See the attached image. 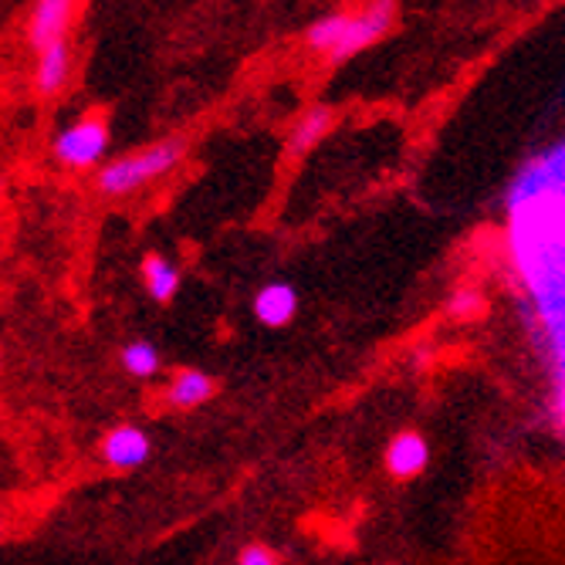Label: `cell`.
Returning a JSON list of instances; mask_svg holds the SVG:
<instances>
[{
	"label": "cell",
	"mask_w": 565,
	"mask_h": 565,
	"mask_svg": "<svg viewBox=\"0 0 565 565\" xmlns=\"http://www.w3.org/2000/svg\"><path fill=\"white\" fill-rule=\"evenodd\" d=\"M190 149H193V142L186 132H170L163 139L126 149L119 157H109V163L92 177V193L109 203L132 200L142 190H149L152 183L173 177L190 160Z\"/></svg>",
	"instance_id": "1"
},
{
	"label": "cell",
	"mask_w": 565,
	"mask_h": 565,
	"mask_svg": "<svg viewBox=\"0 0 565 565\" xmlns=\"http://www.w3.org/2000/svg\"><path fill=\"white\" fill-rule=\"evenodd\" d=\"M109 149H113V116L106 109H88L55 129L47 157L65 173L95 177L109 163Z\"/></svg>",
	"instance_id": "2"
},
{
	"label": "cell",
	"mask_w": 565,
	"mask_h": 565,
	"mask_svg": "<svg viewBox=\"0 0 565 565\" xmlns=\"http://www.w3.org/2000/svg\"><path fill=\"white\" fill-rule=\"evenodd\" d=\"M396 18H399V4H396V0H366L363 8L345 11L342 38L329 51L326 62L329 65H345L355 55H363V51H370L373 44H380L393 31Z\"/></svg>",
	"instance_id": "3"
},
{
	"label": "cell",
	"mask_w": 565,
	"mask_h": 565,
	"mask_svg": "<svg viewBox=\"0 0 565 565\" xmlns=\"http://www.w3.org/2000/svg\"><path fill=\"white\" fill-rule=\"evenodd\" d=\"M152 454H157V440L152 434L136 424V420H119L113 424L106 434L98 437L95 444V457L102 468H109L116 475H132V471H142Z\"/></svg>",
	"instance_id": "4"
},
{
	"label": "cell",
	"mask_w": 565,
	"mask_h": 565,
	"mask_svg": "<svg viewBox=\"0 0 565 565\" xmlns=\"http://www.w3.org/2000/svg\"><path fill=\"white\" fill-rule=\"evenodd\" d=\"M221 393V380L200 366H177L160 393V403L173 414H193V409H203L207 403H214Z\"/></svg>",
	"instance_id": "5"
},
{
	"label": "cell",
	"mask_w": 565,
	"mask_h": 565,
	"mask_svg": "<svg viewBox=\"0 0 565 565\" xmlns=\"http://www.w3.org/2000/svg\"><path fill=\"white\" fill-rule=\"evenodd\" d=\"M75 18H78V0H34L24 28V38L34 55L55 41H68Z\"/></svg>",
	"instance_id": "6"
},
{
	"label": "cell",
	"mask_w": 565,
	"mask_h": 565,
	"mask_svg": "<svg viewBox=\"0 0 565 565\" xmlns=\"http://www.w3.org/2000/svg\"><path fill=\"white\" fill-rule=\"evenodd\" d=\"M75 78V47L68 41H55L34 55V72H31V88L41 98H58Z\"/></svg>",
	"instance_id": "7"
},
{
	"label": "cell",
	"mask_w": 565,
	"mask_h": 565,
	"mask_svg": "<svg viewBox=\"0 0 565 565\" xmlns=\"http://www.w3.org/2000/svg\"><path fill=\"white\" fill-rule=\"evenodd\" d=\"M335 122H339V116L332 106H326V102H316V106L301 109L291 119V126L285 129V157L288 160L308 157L319 142H326V136L335 129Z\"/></svg>",
	"instance_id": "8"
},
{
	"label": "cell",
	"mask_w": 565,
	"mask_h": 565,
	"mask_svg": "<svg viewBox=\"0 0 565 565\" xmlns=\"http://www.w3.org/2000/svg\"><path fill=\"white\" fill-rule=\"evenodd\" d=\"M301 298L291 281H265L250 295V316L262 329H288L298 316Z\"/></svg>",
	"instance_id": "9"
},
{
	"label": "cell",
	"mask_w": 565,
	"mask_h": 565,
	"mask_svg": "<svg viewBox=\"0 0 565 565\" xmlns=\"http://www.w3.org/2000/svg\"><path fill=\"white\" fill-rule=\"evenodd\" d=\"M139 281L152 305L167 308L177 301V295L183 288V268L163 250H146L139 258Z\"/></svg>",
	"instance_id": "10"
},
{
	"label": "cell",
	"mask_w": 565,
	"mask_h": 565,
	"mask_svg": "<svg viewBox=\"0 0 565 565\" xmlns=\"http://www.w3.org/2000/svg\"><path fill=\"white\" fill-rule=\"evenodd\" d=\"M383 465L396 481H414L427 471L430 465V444L417 430H399L383 454Z\"/></svg>",
	"instance_id": "11"
},
{
	"label": "cell",
	"mask_w": 565,
	"mask_h": 565,
	"mask_svg": "<svg viewBox=\"0 0 565 565\" xmlns=\"http://www.w3.org/2000/svg\"><path fill=\"white\" fill-rule=\"evenodd\" d=\"M116 363L122 370V376L136 380V383H149L163 373V352L160 345L146 339V335H136V339H126L116 352Z\"/></svg>",
	"instance_id": "12"
},
{
	"label": "cell",
	"mask_w": 565,
	"mask_h": 565,
	"mask_svg": "<svg viewBox=\"0 0 565 565\" xmlns=\"http://www.w3.org/2000/svg\"><path fill=\"white\" fill-rule=\"evenodd\" d=\"M447 312H450V316H457L460 322L478 319V316H484V298H481L478 291H471V288L454 291V295H450V301H447Z\"/></svg>",
	"instance_id": "13"
},
{
	"label": "cell",
	"mask_w": 565,
	"mask_h": 565,
	"mask_svg": "<svg viewBox=\"0 0 565 565\" xmlns=\"http://www.w3.org/2000/svg\"><path fill=\"white\" fill-rule=\"evenodd\" d=\"M234 565H281V555H278V548H271L268 542H247V545L237 552Z\"/></svg>",
	"instance_id": "14"
},
{
	"label": "cell",
	"mask_w": 565,
	"mask_h": 565,
	"mask_svg": "<svg viewBox=\"0 0 565 565\" xmlns=\"http://www.w3.org/2000/svg\"><path fill=\"white\" fill-rule=\"evenodd\" d=\"M8 532H11V522H8L4 515H0V542H4V539H8Z\"/></svg>",
	"instance_id": "15"
},
{
	"label": "cell",
	"mask_w": 565,
	"mask_h": 565,
	"mask_svg": "<svg viewBox=\"0 0 565 565\" xmlns=\"http://www.w3.org/2000/svg\"><path fill=\"white\" fill-rule=\"evenodd\" d=\"M4 366H8V355H4V349H0V373H4Z\"/></svg>",
	"instance_id": "16"
},
{
	"label": "cell",
	"mask_w": 565,
	"mask_h": 565,
	"mask_svg": "<svg viewBox=\"0 0 565 565\" xmlns=\"http://www.w3.org/2000/svg\"><path fill=\"white\" fill-rule=\"evenodd\" d=\"M0 193H4V177H0Z\"/></svg>",
	"instance_id": "17"
}]
</instances>
